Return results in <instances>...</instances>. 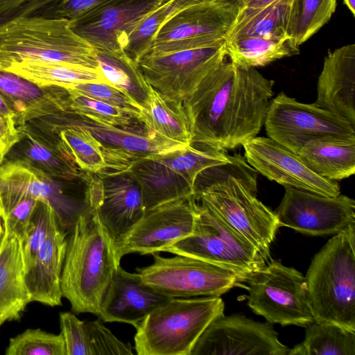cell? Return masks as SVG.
<instances>
[{
  "label": "cell",
  "instance_id": "obj_1",
  "mask_svg": "<svg viewBox=\"0 0 355 355\" xmlns=\"http://www.w3.org/2000/svg\"><path fill=\"white\" fill-rule=\"evenodd\" d=\"M274 84L255 68L220 62L183 101L191 144L226 150L257 137Z\"/></svg>",
  "mask_w": 355,
  "mask_h": 355
},
{
  "label": "cell",
  "instance_id": "obj_2",
  "mask_svg": "<svg viewBox=\"0 0 355 355\" xmlns=\"http://www.w3.org/2000/svg\"><path fill=\"white\" fill-rule=\"evenodd\" d=\"M257 171L240 154L196 178L193 198L213 210L266 259L280 227L275 213L257 198Z\"/></svg>",
  "mask_w": 355,
  "mask_h": 355
},
{
  "label": "cell",
  "instance_id": "obj_3",
  "mask_svg": "<svg viewBox=\"0 0 355 355\" xmlns=\"http://www.w3.org/2000/svg\"><path fill=\"white\" fill-rule=\"evenodd\" d=\"M120 265L97 216L80 214L68 232L61 291L73 313L98 315L114 272Z\"/></svg>",
  "mask_w": 355,
  "mask_h": 355
},
{
  "label": "cell",
  "instance_id": "obj_4",
  "mask_svg": "<svg viewBox=\"0 0 355 355\" xmlns=\"http://www.w3.org/2000/svg\"><path fill=\"white\" fill-rule=\"evenodd\" d=\"M69 22L44 12L5 21L0 25V64L65 62L99 68L96 49L75 33Z\"/></svg>",
  "mask_w": 355,
  "mask_h": 355
},
{
  "label": "cell",
  "instance_id": "obj_5",
  "mask_svg": "<svg viewBox=\"0 0 355 355\" xmlns=\"http://www.w3.org/2000/svg\"><path fill=\"white\" fill-rule=\"evenodd\" d=\"M305 277L315 321L355 331V223L314 255Z\"/></svg>",
  "mask_w": 355,
  "mask_h": 355
},
{
  "label": "cell",
  "instance_id": "obj_6",
  "mask_svg": "<svg viewBox=\"0 0 355 355\" xmlns=\"http://www.w3.org/2000/svg\"><path fill=\"white\" fill-rule=\"evenodd\" d=\"M220 297H173L150 313L135 328L138 355H191L196 341L224 315Z\"/></svg>",
  "mask_w": 355,
  "mask_h": 355
},
{
  "label": "cell",
  "instance_id": "obj_7",
  "mask_svg": "<svg viewBox=\"0 0 355 355\" xmlns=\"http://www.w3.org/2000/svg\"><path fill=\"white\" fill-rule=\"evenodd\" d=\"M67 234L53 209L38 200L21 242L31 302L62 305L60 281Z\"/></svg>",
  "mask_w": 355,
  "mask_h": 355
},
{
  "label": "cell",
  "instance_id": "obj_8",
  "mask_svg": "<svg viewBox=\"0 0 355 355\" xmlns=\"http://www.w3.org/2000/svg\"><path fill=\"white\" fill-rule=\"evenodd\" d=\"M164 252L218 265L236 274L241 282H246L266 264V259L250 242L209 207L196 200L191 234L166 247Z\"/></svg>",
  "mask_w": 355,
  "mask_h": 355
},
{
  "label": "cell",
  "instance_id": "obj_9",
  "mask_svg": "<svg viewBox=\"0 0 355 355\" xmlns=\"http://www.w3.org/2000/svg\"><path fill=\"white\" fill-rule=\"evenodd\" d=\"M248 305L271 324L306 327L315 321L306 277L280 260H272L252 273Z\"/></svg>",
  "mask_w": 355,
  "mask_h": 355
},
{
  "label": "cell",
  "instance_id": "obj_10",
  "mask_svg": "<svg viewBox=\"0 0 355 355\" xmlns=\"http://www.w3.org/2000/svg\"><path fill=\"white\" fill-rule=\"evenodd\" d=\"M264 125L267 135L297 155L306 143L324 139L355 141V127L315 103L307 104L284 92L271 99Z\"/></svg>",
  "mask_w": 355,
  "mask_h": 355
},
{
  "label": "cell",
  "instance_id": "obj_11",
  "mask_svg": "<svg viewBox=\"0 0 355 355\" xmlns=\"http://www.w3.org/2000/svg\"><path fill=\"white\" fill-rule=\"evenodd\" d=\"M239 12L237 3L230 0H205L189 6L162 25L145 54L159 55L222 44Z\"/></svg>",
  "mask_w": 355,
  "mask_h": 355
},
{
  "label": "cell",
  "instance_id": "obj_12",
  "mask_svg": "<svg viewBox=\"0 0 355 355\" xmlns=\"http://www.w3.org/2000/svg\"><path fill=\"white\" fill-rule=\"evenodd\" d=\"M164 257L153 254V263L137 268L144 283L170 297H220L241 283L234 272L188 256Z\"/></svg>",
  "mask_w": 355,
  "mask_h": 355
},
{
  "label": "cell",
  "instance_id": "obj_13",
  "mask_svg": "<svg viewBox=\"0 0 355 355\" xmlns=\"http://www.w3.org/2000/svg\"><path fill=\"white\" fill-rule=\"evenodd\" d=\"M227 58L225 42L211 46L159 55H144L137 62L148 83L156 91L183 102L203 78Z\"/></svg>",
  "mask_w": 355,
  "mask_h": 355
},
{
  "label": "cell",
  "instance_id": "obj_14",
  "mask_svg": "<svg viewBox=\"0 0 355 355\" xmlns=\"http://www.w3.org/2000/svg\"><path fill=\"white\" fill-rule=\"evenodd\" d=\"M85 191L94 214L116 248L146 213L139 184L125 171H105Z\"/></svg>",
  "mask_w": 355,
  "mask_h": 355
},
{
  "label": "cell",
  "instance_id": "obj_15",
  "mask_svg": "<svg viewBox=\"0 0 355 355\" xmlns=\"http://www.w3.org/2000/svg\"><path fill=\"white\" fill-rule=\"evenodd\" d=\"M282 200L275 211L279 225L311 236L335 235L355 223V202L340 193L327 196L284 187Z\"/></svg>",
  "mask_w": 355,
  "mask_h": 355
},
{
  "label": "cell",
  "instance_id": "obj_16",
  "mask_svg": "<svg viewBox=\"0 0 355 355\" xmlns=\"http://www.w3.org/2000/svg\"><path fill=\"white\" fill-rule=\"evenodd\" d=\"M288 351L271 323L234 314L213 320L196 341L191 355H287Z\"/></svg>",
  "mask_w": 355,
  "mask_h": 355
},
{
  "label": "cell",
  "instance_id": "obj_17",
  "mask_svg": "<svg viewBox=\"0 0 355 355\" xmlns=\"http://www.w3.org/2000/svg\"><path fill=\"white\" fill-rule=\"evenodd\" d=\"M193 196L166 202L146 211L116 250L119 262L130 253L153 254L191 234L195 222Z\"/></svg>",
  "mask_w": 355,
  "mask_h": 355
},
{
  "label": "cell",
  "instance_id": "obj_18",
  "mask_svg": "<svg viewBox=\"0 0 355 355\" xmlns=\"http://www.w3.org/2000/svg\"><path fill=\"white\" fill-rule=\"evenodd\" d=\"M170 0H104L69 22L71 30L96 49L122 51L128 34L148 15Z\"/></svg>",
  "mask_w": 355,
  "mask_h": 355
},
{
  "label": "cell",
  "instance_id": "obj_19",
  "mask_svg": "<svg viewBox=\"0 0 355 355\" xmlns=\"http://www.w3.org/2000/svg\"><path fill=\"white\" fill-rule=\"evenodd\" d=\"M246 162L257 172L284 187L327 196L340 193L336 181L323 178L309 168L300 157L270 137H254L242 144Z\"/></svg>",
  "mask_w": 355,
  "mask_h": 355
},
{
  "label": "cell",
  "instance_id": "obj_20",
  "mask_svg": "<svg viewBox=\"0 0 355 355\" xmlns=\"http://www.w3.org/2000/svg\"><path fill=\"white\" fill-rule=\"evenodd\" d=\"M170 297L142 281L139 272H130L121 264L116 268L97 316L103 322H122L136 327L150 313Z\"/></svg>",
  "mask_w": 355,
  "mask_h": 355
},
{
  "label": "cell",
  "instance_id": "obj_21",
  "mask_svg": "<svg viewBox=\"0 0 355 355\" xmlns=\"http://www.w3.org/2000/svg\"><path fill=\"white\" fill-rule=\"evenodd\" d=\"M315 103L355 127V44L329 51L317 83Z\"/></svg>",
  "mask_w": 355,
  "mask_h": 355
},
{
  "label": "cell",
  "instance_id": "obj_22",
  "mask_svg": "<svg viewBox=\"0 0 355 355\" xmlns=\"http://www.w3.org/2000/svg\"><path fill=\"white\" fill-rule=\"evenodd\" d=\"M0 181L48 203L67 232L80 214L89 212L85 202L67 195L55 180L20 162L5 159L0 165Z\"/></svg>",
  "mask_w": 355,
  "mask_h": 355
},
{
  "label": "cell",
  "instance_id": "obj_23",
  "mask_svg": "<svg viewBox=\"0 0 355 355\" xmlns=\"http://www.w3.org/2000/svg\"><path fill=\"white\" fill-rule=\"evenodd\" d=\"M0 93L8 101L17 126L66 111V88L40 86L7 71L0 70Z\"/></svg>",
  "mask_w": 355,
  "mask_h": 355
},
{
  "label": "cell",
  "instance_id": "obj_24",
  "mask_svg": "<svg viewBox=\"0 0 355 355\" xmlns=\"http://www.w3.org/2000/svg\"><path fill=\"white\" fill-rule=\"evenodd\" d=\"M30 302L21 243L6 231L0 248V328L6 322L19 320Z\"/></svg>",
  "mask_w": 355,
  "mask_h": 355
},
{
  "label": "cell",
  "instance_id": "obj_25",
  "mask_svg": "<svg viewBox=\"0 0 355 355\" xmlns=\"http://www.w3.org/2000/svg\"><path fill=\"white\" fill-rule=\"evenodd\" d=\"M122 171L139 184L146 211L193 195V189L182 176L148 156L135 159Z\"/></svg>",
  "mask_w": 355,
  "mask_h": 355
},
{
  "label": "cell",
  "instance_id": "obj_26",
  "mask_svg": "<svg viewBox=\"0 0 355 355\" xmlns=\"http://www.w3.org/2000/svg\"><path fill=\"white\" fill-rule=\"evenodd\" d=\"M19 141L5 159L24 164L54 180H73L79 168L64 154L31 132L25 125L17 126Z\"/></svg>",
  "mask_w": 355,
  "mask_h": 355
},
{
  "label": "cell",
  "instance_id": "obj_27",
  "mask_svg": "<svg viewBox=\"0 0 355 355\" xmlns=\"http://www.w3.org/2000/svg\"><path fill=\"white\" fill-rule=\"evenodd\" d=\"M297 155L313 172L329 180L345 179L355 173V141H312L304 145Z\"/></svg>",
  "mask_w": 355,
  "mask_h": 355
},
{
  "label": "cell",
  "instance_id": "obj_28",
  "mask_svg": "<svg viewBox=\"0 0 355 355\" xmlns=\"http://www.w3.org/2000/svg\"><path fill=\"white\" fill-rule=\"evenodd\" d=\"M0 70L12 72L44 87H65L85 83L110 84L100 68H91L65 62H6L0 64Z\"/></svg>",
  "mask_w": 355,
  "mask_h": 355
},
{
  "label": "cell",
  "instance_id": "obj_29",
  "mask_svg": "<svg viewBox=\"0 0 355 355\" xmlns=\"http://www.w3.org/2000/svg\"><path fill=\"white\" fill-rule=\"evenodd\" d=\"M141 123L149 132L178 142L191 144L183 102L164 96L151 86Z\"/></svg>",
  "mask_w": 355,
  "mask_h": 355
},
{
  "label": "cell",
  "instance_id": "obj_30",
  "mask_svg": "<svg viewBox=\"0 0 355 355\" xmlns=\"http://www.w3.org/2000/svg\"><path fill=\"white\" fill-rule=\"evenodd\" d=\"M96 53L98 67L109 83L132 98L144 110L149 100L150 85L138 63L123 51L96 49Z\"/></svg>",
  "mask_w": 355,
  "mask_h": 355
},
{
  "label": "cell",
  "instance_id": "obj_31",
  "mask_svg": "<svg viewBox=\"0 0 355 355\" xmlns=\"http://www.w3.org/2000/svg\"><path fill=\"white\" fill-rule=\"evenodd\" d=\"M225 46L230 61L241 67H262L300 53V46L291 37H244L225 41Z\"/></svg>",
  "mask_w": 355,
  "mask_h": 355
},
{
  "label": "cell",
  "instance_id": "obj_32",
  "mask_svg": "<svg viewBox=\"0 0 355 355\" xmlns=\"http://www.w3.org/2000/svg\"><path fill=\"white\" fill-rule=\"evenodd\" d=\"M291 3L289 1H277L251 13L234 23L225 40L244 37H291Z\"/></svg>",
  "mask_w": 355,
  "mask_h": 355
},
{
  "label": "cell",
  "instance_id": "obj_33",
  "mask_svg": "<svg viewBox=\"0 0 355 355\" xmlns=\"http://www.w3.org/2000/svg\"><path fill=\"white\" fill-rule=\"evenodd\" d=\"M287 355H355V331L314 321L306 327L304 340Z\"/></svg>",
  "mask_w": 355,
  "mask_h": 355
},
{
  "label": "cell",
  "instance_id": "obj_34",
  "mask_svg": "<svg viewBox=\"0 0 355 355\" xmlns=\"http://www.w3.org/2000/svg\"><path fill=\"white\" fill-rule=\"evenodd\" d=\"M182 176L193 189L198 175L204 170L230 161L226 150L201 144L187 146L161 154L148 155Z\"/></svg>",
  "mask_w": 355,
  "mask_h": 355
},
{
  "label": "cell",
  "instance_id": "obj_35",
  "mask_svg": "<svg viewBox=\"0 0 355 355\" xmlns=\"http://www.w3.org/2000/svg\"><path fill=\"white\" fill-rule=\"evenodd\" d=\"M337 0H293L289 35L300 46L329 22Z\"/></svg>",
  "mask_w": 355,
  "mask_h": 355
},
{
  "label": "cell",
  "instance_id": "obj_36",
  "mask_svg": "<svg viewBox=\"0 0 355 355\" xmlns=\"http://www.w3.org/2000/svg\"><path fill=\"white\" fill-rule=\"evenodd\" d=\"M37 202L24 191L0 181V213L6 230L21 242Z\"/></svg>",
  "mask_w": 355,
  "mask_h": 355
},
{
  "label": "cell",
  "instance_id": "obj_37",
  "mask_svg": "<svg viewBox=\"0 0 355 355\" xmlns=\"http://www.w3.org/2000/svg\"><path fill=\"white\" fill-rule=\"evenodd\" d=\"M66 89V112L81 115L102 124L119 127L130 126L132 119H135L119 108Z\"/></svg>",
  "mask_w": 355,
  "mask_h": 355
},
{
  "label": "cell",
  "instance_id": "obj_38",
  "mask_svg": "<svg viewBox=\"0 0 355 355\" xmlns=\"http://www.w3.org/2000/svg\"><path fill=\"white\" fill-rule=\"evenodd\" d=\"M6 355H66L62 334L40 329H27L12 337L6 349Z\"/></svg>",
  "mask_w": 355,
  "mask_h": 355
},
{
  "label": "cell",
  "instance_id": "obj_39",
  "mask_svg": "<svg viewBox=\"0 0 355 355\" xmlns=\"http://www.w3.org/2000/svg\"><path fill=\"white\" fill-rule=\"evenodd\" d=\"M166 3L144 17L121 42V51L137 62L148 51L156 33L165 22Z\"/></svg>",
  "mask_w": 355,
  "mask_h": 355
},
{
  "label": "cell",
  "instance_id": "obj_40",
  "mask_svg": "<svg viewBox=\"0 0 355 355\" xmlns=\"http://www.w3.org/2000/svg\"><path fill=\"white\" fill-rule=\"evenodd\" d=\"M84 96L114 106L142 121L143 109L132 98L119 88L103 83H78L65 87Z\"/></svg>",
  "mask_w": 355,
  "mask_h": 355
},
{
  "label": "cell",
  "instance_id": "obj_41",
  "mask_svg": "<svg viewBox=\"0 0 355 355\" xmlns=\"http://www.w3.org/2000/svg\"><path fill=\"white\" fill-rule=\"evenodd\" d=\"M91 355H132V347L119 340L99 320L85 321Z\"/></svg>",
  "mask_w": 355,
  "mask_h": 355
},
{
  "label": "cell",
  "instance_id": "obj_42",
  "mask_svg": "<svg viewBox=\"0 0 355 355\" xmlns=\"http://www.w3.org/2000/svg\"><path fill=\"white\" fill-rule=\"evenodd\" d=\"M60 325L66 355H91L85 321L80 320L71 312H61Z\"/></svg>",
  "mask_w": 355,
  "mask_h": 355
},
{
  "label": "cell",
  "instance_id": "obj_43",
  "mask_svg": "<svg viewBox=\"0 0 355 355\" xmlns=\"http://www.w3.org/2000/svg\"><path fill=\"white\" fill-rule=\"evenodd\" d=\"M104 0H60L51 9L49 15L75 20L83 16Z\"/></svg>",
  "mask_w": 355,
  "mask_h": 355
},
{
  "label": "cell",
  "instance_id": "obj_44",
  "mask_svg": "<svg viewBox=\"0 0 355 355\" xmlns=\"http://www.w3.org/2000/svg\"><path fill=\"white\" fill-rule=\"evenodd\" d=\"M19 138L20 133L14 119L0 116V165Z\"/></svg>",
  "mask_w": 355,
  "mask_h": 355
},
{
  "label": "cell",
  "instance_id": "obj_45",
  "mask_svg": "<svg viewBox=\"0 0 355 355\" xmlns=\"http://www.w3.org/2000/svg\"><path fill=\"white\" fill-rule=\"evenodd\" d=\"M237 3L239 8V12L235 22L245 18L251 13L266 7L272 3L281 1L293 0H230ZM234 22V23H235Z\"/></svg>",
  "mask_w": 355,
  "mask_h": 355
},
{
  "label": "cell",
  "instance_id": "obj_46",
  "mask_svg": "<svg viewBox=\"0 0 355 355\" xmlns=\"http://www.w3.org/2000/svg\"><path fill=\"white\" fill-rule=\"evenodd\" d=\"M205 0H170L164 6L165 21L179 12Z\"/></svg>",
  "mask_w": 355,
  "mask_h": 355
},
{
  "label": "cell",
  "instance_id": "obj_47",
  "mask_svg": "<svg viewBox=\"0 0 355 355\" xmlns=\"http://www.w3.org/2000/svg\"><path fill=\"white\" fill-rule=\"evenodd\" d=\"M31 0H0V17L26 4Z\"/></svg>",
  "mask_w": 355,
  "mask_h": 355
},
{
  "label": "cell",
  "instance_id": "obj_48",
  "mask_svg": "<svg viewBox=\"0 0 355 355\" xmlns=\"http://www.w3.org/2000/svg\"><path fill=\"white\" fill-rule=\"evenodd\" d=\"M0 116L12 117L14 114L6 98L0 93Z\"/></svg>",
  "mask_w": 355,
  "mask_h": 355
},
{
  "label": "cell",
  "instance_id": "obj_49",
  "mask_svg": "<svg viewBox=\"0 0 355 355\" xmlns=\"http://www.w3.org/2000/svg\"><path fill=\"white\" fill-rule=\"evenodd\" d=\"M6 232V230L5 223H4L3 219L0 213V248L1 246L3 240L4 239Z\"/></svg>",
  "mask_w": 355,
  "mask_h": 355
},
{
  "label": "cell",
  "instance_id": "obj_50",
  "mask_svg": "<svg viewBox=\"0 0 355 355\" xmlns=\"http://www.w3.org/2000/svg\"><path fill=\"white\" fill-rule=\"evenodd\" d=\"M15 17H16V13L15 12H10V13H9L8 15H6L0 17V25L1 24L4 23L5 21H8L9 19L14 18Z\"/></svg>",
  "mask_w": 355,
  "mask_h": 355
}]
</instances>
